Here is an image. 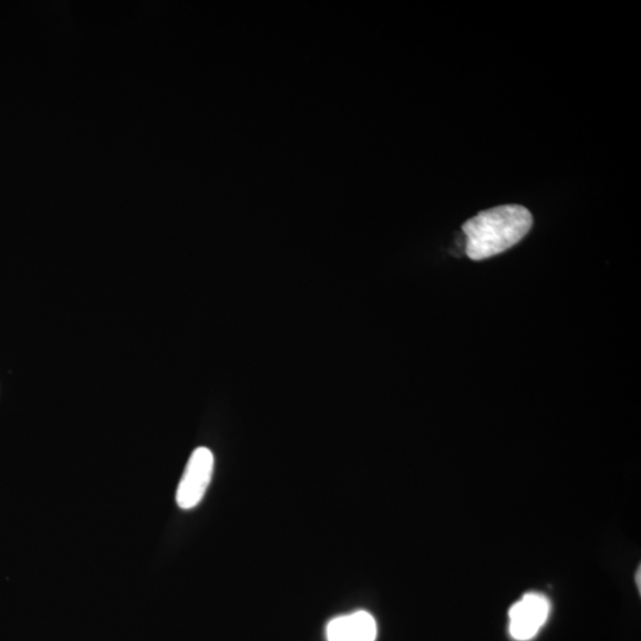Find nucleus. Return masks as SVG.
Returning <instances> with one entry per match:
<instances>
[{"instance_id": "nucleus-1", "label": "nucleus", "mask_w": 641, "mask_h": 641, "mask_svg": "<svg viewBox=\"0 0 641 641\" xmlns=\"http://www.w3.org/2000/svg\"><path fill=\"white\" fill-rule=\"evenodd\" d=\"M533 214L519 205H505L480 211L463 226L466 254L472 260H484L514 248L530 232Z\"/></svg>"}, {"instance_id": "nucleus-2", "label": "nucleus", "mask_w": 641, "mask_h": 641, "mask_svg": "<svg viewBox=\"0 0 641 641\" xmlns=\"http://www.w3.org/2000/svg\"><path fill=\"white\" fill-rule=\"evenodd\" d=\"M213 468L214 456L208 448L194 451L177 488L176 500L180 508L190 509L203 500L211 480Z\"/></svg>"}, {"instance_id": "nucleus-3", "label": "nucleus", "mask_w": 641, "mask_h": 641, "mask_svg": "<svg viewBox=\"0 0 641 641\" xmlns=\"http://www.w3.org/2000/svg\"><path fill=\"white\" fill-rule=\"evenodd\" d=\"M549 614L550 602L545 596L526 595L509 610V634L518 641L531 640L545 627Z\"/></svg>"}, {"instance_id": "nucleus-4", "label": "nucleus", "mask_w": 641, "mask_h": 641, "mask_svg": "<svg viewBox=\"0 0 641 641\" xmlns=\"http://www.w3.org/2000/svg\"><path fill=\"white\" fill-rule=\"evenodd\" d=\"M328 641H374L376 623L368 612L339 617L327 628Z\"/></svg>"}]
</instances>
